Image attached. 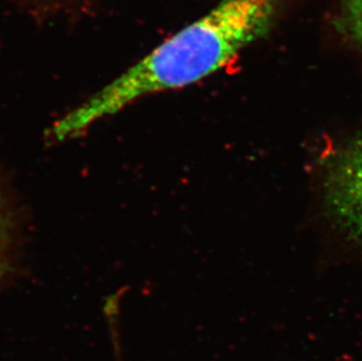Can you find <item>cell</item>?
<instances>
[{"instance_id":"cell-1","label":"cell","mask_w":362,"mask_h":361,"mask_svg":"<svg viewBox=\"0 0 362 361\" xmlns=\"http://www.w3.org/2000/svg\"><path fill=\"white\" fill-rule=\"evenodd\" d=\"M285 0H221L199 21L67 113L52 126L53 140L78 137L100 120L115 115L146 96L181 88L222 69L243 48L276 24Z\"/></svg>"},{"instance_id":"cell-2","label":"cell","mask_w":362,"mask_h":361,"mask_svg":"<svg viewBox=\"0 0 362 361\" xmlns=\"http://www.w3.org/2000/svg\"><path fill=\"white\" fill-rule=\"evenodd\" d=\"M325 193L337 224L362 246V137L346 144L332 159Z\"/></svg>"},{"instance_id":"cell-3","label":"cell","mask_w":362,"mask_h":361,"mask_svg":"<svg viewBox=\"0 0 362 361\" xmlns=\"http://www.w3.org/2000/svg\"><path fill=\"white\" fill-rule=\"evenodd\" d=\"M338 26L362 47V0H341Z\"/></svg>"},{"instance_id":"cell-4","label":"cell","mask_w":362,"mask_h":361,"mask_svg":"<svg viewBox=\"0 0 362 361\" xmlns=\"http://www.w3.org/2000/svg\"><path fill=\"white\" fill-rule=\"evenodd\" d=\"M10 239V217L4 197L3 188L0 183V280L4 276L7 265V246Z\"/></svg>"}]
</instances>
